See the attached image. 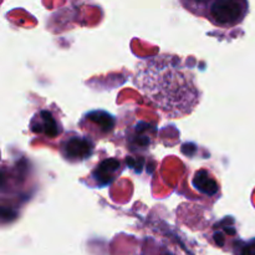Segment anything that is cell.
Here are the masks:
<instances>
[{
	"instance_id": "obj_1",
	"label": "cell",
	"mask_w": 255,
	"mask_h": 255,
	"mask_svg": "<svg viewBox=\"0 0 255 255\" xmlns=\"http://www.w3.org/2000/svg\"><path fill=\"white\" fill-rule=\"evenodd\" d=\"M133 81L168 119L192 114L201 101L194 75L174 55L159 54L142 60L137 65Z\"/></svg>"
},
{
	"instance_id": "obj_2",
	"label": "cell",
	"mask_w": 255,
	"mask_h": 255,
	"mask_svg": "<svg viewBox=\"0 0 255 255\" xmlns=\"http://www.w3.org/2000/svg\"><path fill=\"white\" fill-rule=\"evenodd\" d=\"M248 10V0H209L203 17L214 26L229 29L241 24Z\"/></svg>"
},
{
	"instance_id": "obj_3",
	"label": "cell",
	"mask_w": 255,
	"mask_h": 255,
	"mask_svg": "<svg viewBox=\"0 0 255 255\" xmlns=\"http://www.w3.org/2000/svg\"><path fill=\"white\" fill-rule=\"evenodd\" d=\"M95 149V142L89 137H82L76 133L67 136L60 143V153L65 161L70 163L82 162L92 156Z\"/></svg>"
},
{
	"instance_id": "obj_4",
	"label": "cell",
	"mask_w": 255,
	"mask_h": 255,
	"mask_svg": "<svg viewBox=\"0 0 255 255\" xmlns=\"http://www.w3.org/2000/svg\"><path fill=\"white\" fill-rule=\"evenodd\" d=\"M30 131L35 134L55 138L62 132V125L50 110H39L30 121Z\"/></svg>"
},
{
	"instance_id": "obj_5",
	"label": "cell",
	"mask_w": 255,
	"mask_h": 255,
	"mask_svg": "<svg viewBox=\"0 0 255 255\" xmlns=\"http://www.w3.org/2000/svg\"><path fill=\"white\" fill-rule=\"evenodd\" d=\"M120 172V162L115 158L105 159L92 172L91 177L97 186H107L111 183Z\"/></svg>"
},
{
	"instance_id": "obj_6",
	"label": "cell",
	"mask_w": 255,
	"mask_h": 255,
	"mask_svg": "<svg viewBox=\"0 0 255 255\" xmlns=\"http://www.w3.org/2000/svg\"><path fill=\"white\" fill-rule=\"evenodd\" d=\"M194 189L199 192L202 194H206V196H214V194L218 193L219 187L217 184L216 179L211 176L207 171L202 169L198 171L194 174V178L192 181Z\"/></svg>"
},
{
	"instance_id": "obj_7",
	"label": "cell",
	"mask_w": 255,
	"mask_h": 255,
	"mask_svg": "<svg viewBox=\"0 0 255 255\" xmlns=\"http://www.w3.org/2000/svg\"><path fill=\"white\" fill-rule=\"evenodd\" d=\"M179 1H181L182 6L188 10L189 12L196 16L203 17L209 0H179Z\"/></svg>"
}]
</instances>
